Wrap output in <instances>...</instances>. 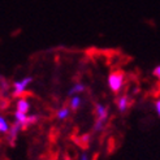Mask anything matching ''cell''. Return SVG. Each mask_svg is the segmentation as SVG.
<instances>
[{
	"mask_svg": "<svg viewBox=\"0 0 160 160\" xmlns=\"http://www.w3.org/2000/svg\"><path fill=\"white\" fill-rule=\"evenodd\" d=\"M21 129H22V125H20L18 122H14V125L11 126L9 132H8V141H9L11 145H14V141L17 139V135Z\"/></svg>",
	"mask_w": 160,
	"mask_h": 160,
	"instance_id": "4",
	"label": "cell"
},
{
	"mask_svg": "<svg viewBox=\"0 0 160 160\" xmlns=\"http://www.w3.org/2000/svg\"><path fill=\"white\" fill-rule=\"evenodd\" d=\"M82 106V98L79 95H76V97H72L70 100H69V108L70 111H78L79 107Z\"/></svg>",
	"mask_w": 160,
	"mask_h": 160,
	"instance_id": "8",
	"label": "cell"
},
{
	"mask_svg": "<svg viewBox=\"0 0 160 160\" xmlns=\"http://www.w3.org/2000/svg\"><path fill=\"white\" fill-rule=\"evenodd\" d=\"M85 90H86V86L83 83H74L68 90V97H70V98L72 97H76V95H79V94L85 92Z\"/></svg>",
	"mask_w": 160,
	"mask_h": 160,
	"instance_id": "6",
	"label": "cell"
},
{
	"mask_svg": "<svg viewBox=\"0 0 160 160\" xmlns=\"http://www.w3.org/2000/svg\"><path fill=\"white\" fill-rule=\"evenodd\" d=\"M125 83V74L124 72H120V70H115V72H111L109 76H108V87L111 89L112 92H120L122 89V86Z\"/></svg>",
	"mask_w": 160,
	"mask_h": 160,
	"instance_id": "2",
	"label": "cell"
},
{
	"mask_svg": "<svg viewBox=\"0 0 160 160\" xmlns=\"http://www.w3.org/2000/svg\"><path fill=\"white\" fill-rule=\"evenodd\" d=\"M95 115H97V120L94 122V130L100 132L106 128L107 121H108V115H109V108L102 103H98L95 106Z\"/></svg>",
	"mask_w": 160,
	"mask_h": 160,
	"instance_id": "1",
	"label": "cell"
},
{
	"mask_svg": "<svg viewBox=\"0 0 160 160\" xmlns=\"http://www.w3.org/2000/svg\"><path fill=\"white\" fill-rule=\"evenodd\" d=\"M69 113H70V108L69 107H62L58 111L56 116H58L59 120H67L69 117Z\"/></svg>",
	"mask_w": 160,
	"mask_h": 160,
	"instance_id": "11",
	"label": "cell"
},
{
	"mask_svg": "<svg viewBox=\"0 0 160 160\" xmlns=\"http://www.w3.org/2000/svg\"><path fill=\"white\" fill-rule=\"evenodd\" d=\"M155 109H156V113H158L159 117H160V99H158V100L155 102Z\"/></svg>",
	"mask_w": 160,
	"mask_h": 160,
	"instance_id": "14",
	"label": "cell"
},
{
	"mask_svg": "<svg viewBox=\"0 0 160 160\" xmlns=\"http://www.w3.org/2000/svg\"><path fill=\"white\" fill-rule=\"evenodd\" d=\"M14 120H16V122L22 125V129L26 128V121H28V115L26 113H22V112L16 111L14 112Z\"/></svg>",
	"mask_w": 160,
	"mask_h": 160,
	"instance_id": "9",
	"label": "cell"
},
{
	"mask_svg": "<svg viewBox=\"0 0 160 160\" xmlns=\"http://www.w3.org/2000/svg\"><path fill=\"white\" fill-rule=\"evenodd\" d=\"M9 129H11V126L5 120V117H3L2 115H0V134H7L8 132H9Z\"/></svg>",
	"mask_w": 160,
	"mask_h": 160,
	"instance_id": "10",
	"label": "cell"
},
{
	"mask_svg": "<svg viewBox=\"0 0 160 160\" xmlns=\"http://www.w3.org/2000/svg\"><path fill=\"white\" fill-rule=\"evenodd\" d=\"M116 104H117V108L120 112H125L128 108H129V98H128V95H121V97H118L116 100Z\"/></svg>",
	"mask_w": 160,
	"mask_h": 160,
	"instance_id": "7",
	"label": "cell"
},
{
	"mask_svg": "<svg viewBox=\"0 0 160 160\" xmlns=\"http://www.w3.org/2000/svg\"><path fill=\"white\" fill-rule=\"evenodd\" d=\"M152 74H154V77H156L159 81H160V65H158V67L152 70Z\"/></svg>",
	"mask_w": 160,
	"mask_h": 160,
	"instance_id": "13",
	"label": "cell"
},
{
	"mask_svg": "<svg viewBox=\"0 0 160 160\" xmlns=\"http://www.w3.org/2000/svg\"><path fill=\"white\" fill-rule=\"evenodd\" d=\"M29 109H30V102L26 98H18V100L16 102V111L28 115Z\"/></svg>",
	"mask_w": 160,
	"mask_h": 160,
	"instance_id": "5",
	"label": "cell"
},
{
	"mask_svg": "<svg viewBox=\"0 0 160 160\" xmlns=\"http://www.w3.org/2000/svg\"><path fill=\"white\" fill-rule=\"evenodd\" d=\"M33 82V77H23L22 79H20V81H16L13 82V94L14 97H21V95H23V92L26 91L28 86Z\"/></svg>",
	"mask_w": 160,
	"mask_h": 160,
	"instance_id": "3",
	"label": "cell"
},
{
	"mask_svg": "<svg viewBox=\"0 0 160 160\" xmlns=\"http://www.w3.org/2000/svg\"><path fill=\"white\" fill-rule=\"evenodd\" d=\"M79 160H90V156L87 155L86 152H83V154L81 155V158H79Z\"/></svg>",
	"mask_w": 160,
	"mask_h": 160,
	"instance_id": "15",
	"label": "cell"
},
{
	"mask_svg": "<svg viewBox=\"0 0 160 160\" xmlns=\"http://www.w3.org/2000/svg\"><path fill=\"white\" fill-rule=\"evenodd\" d=\"M38 121V116H34V115H31V116H28V121H26V128L30 126V125H33Z\"/></svg>",
	"mask_w": 160,
	"mask_h": 160,
	"instance_id": "12",
	"label": "cell"
}]
</instances>
